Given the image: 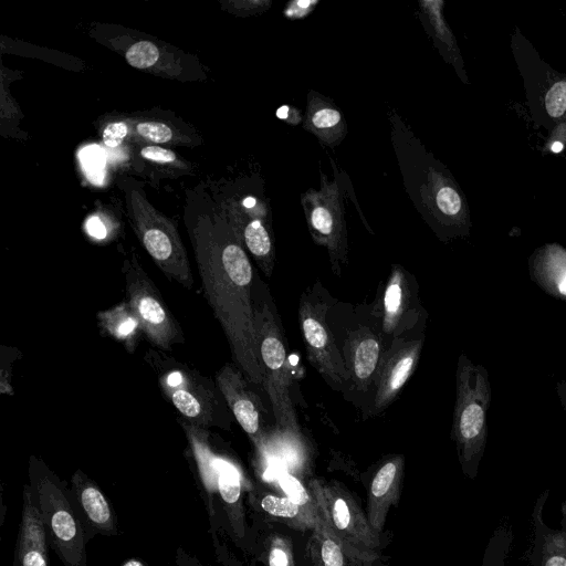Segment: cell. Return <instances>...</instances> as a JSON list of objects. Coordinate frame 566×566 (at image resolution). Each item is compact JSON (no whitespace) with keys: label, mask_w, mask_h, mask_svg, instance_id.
Segmentation results:
<instances>
[{"label":"cell","mask_w":566,"mask_h":566,"mask_svg":"<svg viewBox=\"0 0 566 566\" xmlns=\"http://www.w3.org/2000/svg\"><path fill=\"white\" fill-rule=\"evenodd\" d=\"M201 290L245 378L263 386L254 328V272L231 222L199 218L190 230Z\"/></svg>","instance_id":"1"},{"label":"cell","mask_w":566,"mask_h":566,"mask_svg":"<svg viewBox=\"0 0 566 566\" xmlns=\"http://www.w3.org/2000/svg\"><path fill=\"white\" fill-rule=\"evenodd\" d=\"M144 359L155 371L163 395L181 418L208 429L230 428V409L216 381L160 349H149Z\"/></svg>","instance_id":"2"},{"label":"cell","mask_w":566,"mask_h":566,"mask_svg":"<svg viewBox=\"0 0 566 566\" xmlns=\"http://www.w3.org/2000/svg\"><path fill=\"white\" fill-rule=\"evenodd\" d=\"M492 391L486 368L460 354L455 371V402L451 438L463 471L474 474L488 438L486 413Z\"/></svg>","instance_id":"3"},{"label":"cell","mask_w":566,"mask_h":566,"mask_svg":"<svg viewBox=\"0 0 566 566\" xmlns=\"http://www.w3.org/2000/svg\"><path fill=\"white\" fill-rule=\"evenodd\" d=\"M253 313L258 353L263 369V388L272 406L275 424L283 434H300L297 416L291 398V367L285 339L270 298H263L253 283Z\"/></svg>","instance_id":"4"},{"label":"cell","mask_w":566,"mask_h":566,"mask_svg":"<svg viewBox=\"0 0 566 566\" xmlns=\"http://www.w3.org/2000/svg\"><path fill=\"white\" fill-rule=\"evenodd\" d=\"M29 476L48 542L64 566H87L85 530L67 500L62 482L34 457L30 459Z\"/></svg>","instance_id":"5"},{"label":"cell","mask_w":566,"mask_h":566,"mask_svg":"<svg viewBox=\"0 0 566 566\" xmlns=\"http://www.w3.org/2000/svg\"><path fill=\"white\" fill-rule=\"evenodd\" d=\"M126 202L130 226L157 268L168 280L192 289L189 258L176 223L156 210L137 187L126 190Z\"/></svg>","instance_id":"6"},{"label":"cell","mask_w":566,"mask_h":566,"mask_svg":"<svg viewBox=\"0 0 566 566\" xmlns=\"http://www.w3.org/2000/svg\"><path fill=\"white\" fill-rule=\"evenodd\" d=\"M317 509L354 566H371L380 557V535L353 495L337 483H308Z\"/></svg>","instance_id":"7"},{"label":"cell","mask_w":566,"mask_h":566,"mask_svg":"<svg viewBox=\"0 0 566 566\" xmlns=\"http://www.w3.org/2000/svg\"><path fill=\"white\" fill-rule=\"evenodd\" d=\"M122 272L125 303L148 342L164 352L170 350L176 344L185 343L178 321L135 254L124 260Z\"/></svg>","instance_id":"8"},{"label":"cell","mask_w":566,"mask_h":566,"mask_svg":"<svg viewBox=\"0 0 566 566\" xmlns=\"http://www.w3.org/2000/svg\"><path fill=\"white\" fill-rule=\"evenodd\" d=\"M328 304L304 293L300 301L298 319L310 363L336 390L348 384L340 349L326 322Z\"/></svg>","instance_id":"9"},{"label":"cell","mask_w":566,"mask_h":566,"mask_svg":"<svg viewBox=\"0 0 566 566\" xmlns=\"http://www.w3.org/2000/svg\"><path fill=\"white\" fill-rule=\"evenodd\" d=\"M422 337L394 338L380 358L374 384L370 413L386 409L413 374L422 350Z\"/></svg>","instance_id":"10"},{"label":"cell","mask_w":566,"mask_h":566,"mask_svg":"<svg viewBox=\"0 0 566 566\" xmlns=\"http://www.w3.org/2000/svg\"><path fill=\"white\" fill-rule=\"evenodd\" d=\"M417 286L407 271L392 265L385 290L377 306L379 332L394 338L405 337L418 323L421 306L417 296Z\"/></svg>","instance_id":"11"},{"label":"cell","mask_w":566,"mask_h":566,"mask_svg":"<svg viewBox=\"0 0 566 566\" xmlns=\"http://www.w3.org/2000/svg\"><path fill=\"white\" fill-rule=\"evenodd\" d=\"M216 382L234 419L258 449L266 440L262 405L250 389L251 382L234 364L223 365L216 375Z\"/></svg>","instance_id":"12"},{"label":"cell","mask_w":566,"mask_h":566,"mask_svg":"<svg viewBox=\"0 0 566 566\" xmlns=\"http://www.w3.org/2000/svg\"><path fill=\"white\" fill-rule=\"evenodd\" d=\"M380 332L361 326L350 332L342 349L348 382L359 394H368L375 384L380 358L385 352Z\"/></svg>","instance_id":"13"},{"label":"cell","mask_w":566,"mask_h":566,"mask_svg":"<svg viewBox=\"0 0 566 566\" xmlns=\"http://www.w3.org/2000/svg\"><path fill=\"white\" fill-rule=\"evenodd\" d=\"M403 473V455H394L380 465L370 482L366 516L379 534L384 531L389 507L399 501Z\"/></svg>","instance_id":"14"},{"label":"cell","mask_w":566,"mask_h":566,"mask_svg":"<svg viewBox=\"0 0 566 566\" xmlns=\"http://www.w3.org/2000/svg\"><path fill=\"white\" fill-rule=\"evenodd\" d=\"M13 566H49L48 536L30 484L23 490L22 517Z\"/></svg>","instance_id":"15"},{"label":"cell","mask_w":566,"mask_h":566,"mask_svg":"<svg viewBox=\"0 0 566 566\" xmlns=\"http://www.w3.org/2000/svg\"><path fill=\"white\" fill-rule=\"evenodd\" d=\"M528 273L549 296L566 301V249L558 243L537 248L528 258Z\"/></svg>","instance_id":"16"},{"label":"cell","mask_w":566,"mask_h":566,"mask_svg":"<svg viewBox=\"0 0 566 566\" xmlns=\"http://www.w3.org/2000/svg\"><path fill=\"white\" fill-rule=\"evenodd\" d=\"M72 488L90 527L103 535H115L117 533L116 518L99 488L81 470L73 474Z\"/></svg>","instance_id":"17"},{"label":"cell","mask_w":566,"mask_h":566,"mask_svg":"<svg viewBox=\"0 0 566 566\" xmlns=\"http://www.w3.org/2000/svg\"><path fill=\"white\" fill-rule=\"evenodd\" d=\"M231 224L258 266L270 277L274 268V247L266 226L259 218Z\"/></svg>","instance_id":"18"},{"label":"cell","mask_w":566,"mask_h":566,"mask_svg":"<svg viewBox=\"0 0 566 566\" xmlns=\"http://www.w3.org/2000/svg\"><path fill=\"white\" fill-rule=\"evenodd\" d=\"M308 547L315 566H354L319 511Z\"/></svg>","instance_id":"19"},{"label":"cell","mask_w":566,"mask_h":566,"mask_svg":"<svg viewBox=\"0 0 566 566\" xmlns=\"http://www.w3.org/2000/svg\"><path fill=\"white\" fill-rule=\"evenodd\" d=\"M260 505L269 515L284 521L298 531L313 530L318 516L311 515L287 496L265 494Z\"/></svg>","instance_id":"20"},{"label":"cell","mask_w":566,"mask_h":566,"mask_svg":"<svg viewBox=\"0 0 566 566\" xmlns=\"http://www.w3.org/2000/svg\"><path fill=\"white\" fill-rule=\"evenodd\" d=\"M96 318L101 329L117 340L133 344L135 332L142 333L136 317L125 301L108 311L98 312Z\"/></svg>","instance_id":"21"},{"label":"cell","mask_w":566,"mask_h":566,"mask_svg":"<svg viewBox=\"0 0 566 566\" xmlns=\"http://www.w3.org/2000/svg\"><path fill=\"white\" fill-rule=\"evenodd\" d=\"M160 49L150 41H138L130 45L125 59L129 65L140 70H149L160 60Z\"/></svg>","instance_id":"22"},{"label":"cell","mask_w":566,"mask_h":566,"mask_svg":"<svg viewBox=\"0 0 566 566\" xmlns=\"http://www.w3.org/2000/svg\"><path fill=\"white\" fill-rule=\"evenodd\" d=\"M280 484L286 496L303 507L307 513L317 516L318 509L310 490L291 474H283Z\"/></svg>","instance_id":"23"},{"label":"cell","mask_w":566,"mask_h":566,"mask_svg":"<svg viewBox=\"0 0 566 566\" xmlns=\"http://www.w3.org/2000/svg\"><path fill=\"white\" fill-rule=\"evenodd\" d=\"M545 108L555 119L565 118L566 113V77L555 81L545 93Z\"/></svg>","instance_id":"24"},{"label":"cell","mask_w":566,"mask_h":566,"mask_svg":"<svg viewBox=\"0 0 566 566\" xmlns=\"http://www.w3.org/2000/svg\"><path fill=\"white\" fill-rule=\"evenodd\" d=\"M135 133L142 139L155 144L169 143L174 138V130L171 127L166 123L157 120H144L137 123L135 126Z\"/></svg>","instance_id":"25"},{"label":"cell","mask_w":566,"mask_h":566,"mask_svg":"<svg viewBox=\"0 0 566 566\" xmlns=\"http://www.w3.org/2000/svg\"><path fill=\"white\" fill-rule=\"evenodd\" d=\"M266 559L268 566H294L290 539L282 535L272 537L268 548Z\"/></svg>","instance_id":"26"},{"label":"cell","mask_w":566,"mask_h":566,"mask_svg":"<svg viewBox=\"0 0 566 566\" xmlns=\"http://www.w3.org/2000/svg\"><path fill=\"white\" fill-rule=\"evenodd\" d=\"M342 114L332 107L316 108L310 116L311 125L319 132L329 130L340 123Z\"/></svg>","instance_id":"27"},{"label":"cell","mask_w":566,"mask_h":566,"mask_svg":"<svg viewBox=\"0 0 566 566\" xmlns=\"http://www.w3.org/2000/svg\"><path fill=\"white\" fill-rule=\"evenodd\" d=\"M128 126L125 122H113L105 126L102 137L103 143L111 147H117L127 136Z\"/></svg>","instance_id":"28"},{"label":"cell","mask_w":566,"mask_h":566,"mask_svg":"<svg viewBox=\"0 0 566 566\" xmlns=\"http://www.w3.org/2000/svg\"><path fill=\"white\" fill-rule=\"evenodd\" d=\"M566 147V117L553 129L544 146V153L559 154Z\"/></svg>","instance_id":"29"},{"label":"cell","mask_w":566,"mask_h":566,"mask_svg":"<svg viewBox=\"0 0 566 566\" xmlns=\"http://www.w3.org/2000/svg\"><path fill=\"white\" fill-rule=\"evenodd\" d=\"M139 154L143 158L153 163L170 164L177 161V156L174 151L159 146L143 147Z\"/></svg>","instance_id":"30"},{"label":"cell","mask_w":566,"mask_h":566,"mask_svg":"<svg viewBox=\"0 0 566 566\" xmlns=\"http://www.w3.org/2000/svg\"><path fill=\"white\" fill-rule=\"evenodd\" d=\"M317 1L297 0L289 3L284 10L289 19L304 18L310 11L313 10Z\"/></svg>","instance_id":"31"},{"label":"cell","mask_w":566,"mask_h":566,"mask_svg":"<svg viewBox=\"0 0 566 566\" xmlns=\"http://www.w3.org/2000/svg\"><path fill=\"white\" fill-rule=\"evenodd\" d=\"M87 229H88V232L98 238V239H102L106 235V229L105 227L103 226V223L101 222V220L96 217H93L88 220L87 222Z\"/></svg>","instance_id":"32"},{"label":"cell","mask_w":566,"mask_h":566,"mask_svg":"<svg viewBox=\"0 0 566 566\" xmlns=\"http://www.w3.org/2000/svg\"><path fill=\"white\" fill-rule=\"evenodd\" d=\"M177 564L178 566H201L195 557L189 556L181 548L178 549Z\"/></svg>","instance_id":"33"},{"label":"cell","mask_w":566,"mask_h":566,"mask_svg":"<svg viewBox=\"0 0 566 566\" xmlns=\"http://www.w3.org/2000/svg\"><path fill=\"white\" fill-rule=\"evenodd\" d=\"M544 566H566V557L559 553H553L545 558Z\"/></svg>","instance_id":"34"},{"label":"cell","mask_w":566,"mask_h":566,"mask_svg":"<svg viewBox=\"0 0 566 566\" xmlns=\"http://www.w3.org/2000/svg\"><path fill=\"white\" fill-rule=\"evenodd\" d=\"M122 566H147V565L137 558H130L127 562H125Z\"/></svg>","instance_id":"35"}]
</instances>
